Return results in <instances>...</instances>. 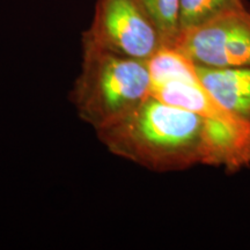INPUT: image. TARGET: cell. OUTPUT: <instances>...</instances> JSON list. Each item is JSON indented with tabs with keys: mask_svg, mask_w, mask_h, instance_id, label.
<instances>
[{
	"mask_svg": "<svg viewBox=\"0 0 250 250\" xmlns=\"http://www.w3.org/2000/svg\"><path fill=\"white\" fill-rule=\"evenodd\" d=\"M174 46L201 66L250 67V11L234 9L181 31Z\"/></svg>",
	"mask_w": 250,
	"mask_h": 250,
	"instance_id": "obj_4",
	"label": "cell"
},
{
	"mask_svg": "<svg viewBox=\"0 0 250 250\" xmlns=\"http://www.w3.org/2000/svg\"><path fill=\"white\" fill-rule=\"evenodd\" d=\"M202 165L239 171L250 167V122L205 118L203 131Z\"/></svg>",
	"mask_w": 250,
	"mask_h": 250,
	"instance_id": "obj_5",
	"label": "cell"
},
{
	"mask_svg": "<svg viewBox=\"0 0 250 250\" xmlns=\"http://www.w3.org/2000/svg\"><path fill=\"white\" fill-rule=\"evenodd\" d=\"M151 85L171 80H199L197 65L174 45H161L146 61Z\"/></svg>",
	"mask_w": 250,
	"mask_h": 250,
	"instance_id": "obj_8",
	"label": "cell"
},
{
	"mask_svg": "<svg viewBox=\"0 0 250 250\" xmlns=\"http://www.w3.org/2000/svg\"><path fill=\"white\" fill-rule=\"evenodd\" d=\"M197 73L202 85L225 109L250 122V67L214 68L197 65Z\"/></svg>",
	"mask_w": 250,
	"mask_h": 250,
	"instance_id": "obj_6",
	"label": "cell"
},
{
	"mask_svg": "<svg viewBox=\"0 0 250 250\" xmlns=\"http://www.w3.org/2000/svg\"><path fill=\"white\" fill-rule=\"evenodd\" d=\"M151 95L167 104L195 112L204 118L230 121L237 118L225 109L202 85L201 80H171L151 85Z\"/></svg>",
	"mask_w": 250,
	"mask_h": 250,
	"instance_id": "obj_7",
	"label": "cell"
},
{
	"mask_svg": "<svg viewBox=\"0 0 250 250\" xmlns=\"http://www.w3.org/2000/svg\"><path fill=\"white\" fill-rule=\"evenodd\" d=\"M242 7V0H181L180 33Z\"/></svg>",
	"mask_w": 250,
	"mask_h": 250,
	"instance_id": "obj_9",
	"label": "cell"
},
{
	"mask_svg": "<svg viewBox=\"0 0 250 250\" xmlns=\"http://www.w3.org/2000/svg\"><path fill=\"white\" fill-rule=\"evenodd\" d=\"M205 118L149 95L120 120L96 130L109 151L154 171L202 164Z\"/></svg>",
	"mask_w": 250,
	"mask_h": 250,
	"instance_id": "obj_1",
	"label": "cell"
},
{
	"mask_svg": "<svg viewBox=\"0 0 250 250\" xmlns=\"http://www.w3.org/2000/svg\"><path fill=\"white\" fill-rule=\"evenodd\" d=\"M160 33L165 45H174L180 35L181 0H140Z\"/></svg>",
	"mask_w": 250,
	"mask_h": 250,
	"instance_id": "obj_10",
	"label": "cell"
},
{
	"mask_svg": "<svg viewBox=\"0 0 250 250\" xmlns=\"http://www.w3.org/2000/svg\"><path fill=\"white\" fill-rule=\"evenodd\" d=\"M83 37L115 54L144 62L164 45L140 0H98L93 23Z\"/></svg>",
	"mask_w": 250,
	"mask_h": 250,
	"instance_id": "obj_3",
	"label": "cell"
},
{
	"mask_svg": "<svg viewBox=\"0 0 250 250\" xmlns=\"http://www.w3.org/2000/svg\"><path fill=\"white\" fill-rule=\"evenodd\" d=\"M151 95L146 62L122 56L83 37V65L72 101L96 130L120 120Z\"/></svg>",
	"mask_w": 250,
	"mask_h": 250,
	"instance_id": "obj_2",
	"label": "cell"
}]
</instances>
